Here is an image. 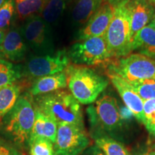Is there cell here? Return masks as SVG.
<instances>
[{
    "label": "cell",
    "mask_w": 155,
    "mask_h": 155,
    "mask_svg": "<svg viewBox=\"0 0 155 155\" xmlns=\"http://www.w3.org/2000/svg\"><path fill=\"white\" fill-rule=\"evenodd\" d=\"M35 108L59 124H72L84 127L81 104L71 92L61 90L38 96Z\"/></svg>",
    "instance_id": "6da1fadb"
},
{
    "label": "cell",
    "mask_w": 155,
    "mask_h": 155,
    "mask_svg": "<svg viewBox=\"0 0 155 155\" xmlns=\"http://www.w3.org/2000/svg\"><path fill=\"white\" fill-rule=\"evenodd\" d=\"M65 72L70 92L84 105L96 101L108 85L106 78L85 65H68Z\"/></svg>",
    "instance_id": "7a4b0ae2"
},
{
    "label": "cell",
    "mask_w": 155,
    "mask_h": 155,
    "mask_svg": "<svg viewBox=\"0 0 155 155\" xmlns=\"http://www.w3.org/2000/svg\"><path fill=\"white\" fill-rule=\"evenodd\" d=\"M4 117L5 129L12 139L20 145L29 144L35 120V108L30 96H19L14 107Z\"/></svg>",
    "instance_id": "3957f363"
},
{
    "label": "cell",
    "mask_w": 155,
    "mask_h": 155,
    "mask_svg": "<svg viewBox=\"0 0 155 155\" xmlns=\"http://www.w3.org/2000/svg\"><path fill=\"white\" fill-rule=\"evenodd\" d=\"M106 67L107 72L119 75L131 85L155 78V59L138 53L116 58Z\"/></svg>",
    "instance_id": "277c9868"
},
{
    "label": "cell",
    "mask_w": 155,
    "mask_h": 155,
    "mask_svg": "<svg viewBox=\"0 0 155 155\" xmlns=\"http://www.w3.org/2000/svg\"><path fill=\"white\" fill-rule=\"evenodd\" d=\"M104 38L114 60L131 53L130 21L125 5L114 8V17Z\"/></svg>",
    "instance_id": "5b68a950"
},
{
    "label": "cell",
    "mask_w": 155,
    "mask_h": 155,
    "mask_svg": "<svg viewBox=\"0 0 155 155\" xmlns=\"http://www.w3.org/2000/svg\"><path fill=\"white\" fill-rule=\"evenodd\" d=\"M70 61L78 65H106L113 61L104 36L79 40L70 48Z\"/></svg>",
    "instance_id": "8992f818"
},
{
    "label": "cell",
    "mask_w": 155,
    "mask_h": 155,
    "mask_svg": "<svg viewBox=\"0 0 155 155\" xmlns=\"http://www.w3.org/2000/svg\"><path fill=\"white\" fill-rule=\"evenodd\" d=\"M93 128H99L108 133L121 129L122 119L117 101L113 96L104 95L87 109Z\"/></svg>",
    "instance_id": "52a82bcc"
},
{
    "label": "cell",
    "mask_w": 155,
    "mask_h": 155,
    "mask_svg": "<svg viewBox=\"0 0 155 155\" xmlns=\"http://www.w3.org/2000/svg\"><path fill=\"white\" fill-rule=\"evenodd\" d=\"M26 19L21 32L27 45L38 55L53 54L54 43L50 25L39 15Z\"/></svg>",
    "instance_id": "ba28073f"
},
{
    "label": "cell",
    "mask_w": 155,
    "mask_h": 155,
    "mask_svg": "<svg viewBox=\"0 0 155 155\" xmlns=\"http://www.w3.org/2000/svg\"><path fill=\"white\" fill-rule=\"evenodd\" d=\"M90 139L84 127L72 124H59L55 142L57 155H80L88 148Z\"/></svg>",
    "instance_id": "9c48e42d"
},
{
    "label": "cell",
    "mask_w": 155,
    "mask_h": 155,
    "mask_svg": "<svg viewBox=\"0 0 155 155\" xmlns=\"http://www.w3.org/2000/svg\"><path fill=\"white\" fill-rule=\"evenodd\" d=\"M70 58L65 50L48 55L30 57L23 66L22 74L29 78H41L63 72L69 65Z\"/></svg>",
    "instance_id": "30bf717a"
},
{
    "label": "cell",
    "mask_w": 155,
    "mask_h": 155,
    "mask_svg": "<svg viewBox=\"0 0 155 155\" xmlns=\"http://www.w3.org/2000/svg\"><path fill=\"white\" fill-rule=\"evenodd\" d=\"M107 75L112 85L116 89L128 109L141 123H144V100L139 96L130 83L119 75L107 72Z\"/></svg>",
    "instance_id": "8fae6325"
},
{
    "label": "cell",
    "mask_w": 155,
    "mask_h": 155,
    "mask_svg": "<svg viewBox=\"0 0 155 155\" xmlns=\"http://www.w3.org/2000/svg\"><path fill=\"white\" fill-rule=\"evenodd\" d=\"M114 8L104 1L101 6L90 17L84 27L79 31L78 40H82L94 37H103L114 17Z\"/></svg>",
    "instance_id": "7c38bea8"
},
{
    "label": "cell",
    "mask_w": 155,
    "mask_h": 155,
    "mask_svg": "<svg viewBox=\"0 0 155 155\" xmlns=\"http://www.w3.org/2000/svg\"><path fill=\"white\" fill-rule=\"evenodd\" d=\"M124 5L130 21L132 40L133 37L141 29L150 22L155 12V6L147 0H129Z\"/></svg>",
    "instance_id": "4fadbf2b"
},
{
    "label": "cell",
    "mask_w": 155,
    "mask_h": 155,
    "mask_svg": "<svg viewBox=\"0 0 155 155\" xmlns=\"http://www.w3.org/2000/svg\"><path fill=\"white\" fill-rule=\"evenodd\" d=\"M28 45L21 29H12L5 35L0 45V57L9 61L19 62L24 59Z\"/></svg>",
    "instance_id": "5bb4252c"
},
{
    "label": "cell",
    "mask_w": 155,
    "mask_h": 155,
    "mask_svg": "<svg viewBox=\"0 0 155 155\" xmlns=\"http://www.w3.org/2000/svg\"><path fill=\"white\" fill-rule=\"evenodd\" d=\"M131 53H138L155 59V30L147 25L133 37Z\"/></svg>",
    "instance_id": "9a60e30c"
},
{
    "label": "cell",
    "mask_w": 155,
    "mask_h": 155,
    "mask_svg": "<svg viewBox=\"0 0 155 155\" xmlns=\"http://www.w3.org/2000/svg\"><path fill=\"white\" fill-rule=\"evenodd\" d=\"M67 75L65 71L55 74L38 78L30 89L32 96H38L66 88Z\"/></svg>",
    "instance_id": "2e32d148"
},
{
    "label": "cell",
    "mask_w": 155,
    "mask_h": 155,
    "mask_svg": "<svg viewBox=\"0 0 155 155\" xmlns=\"http://www.w3.org/2000/svg\"><path fill=\"white\" fill-rule=\"evenodd\" d=\"M57 131L58 124L51 118L45 115L35 108V120L31 131L30 139L42 137L48 139L55 144Z\"/></svg>",
    "instance_id": "e0dca14e"
},
{
    "label": "cell",
    "mask_w": 155,
    "mask_h": 155,
    "mask_svg": "<svg viewBox=\"0 0 155 155\" xmlns=\"http://www.w3.org/2000/svg\"><path fill=\"white\" fill-rule=\"evenodd\" d=\"M105 0H75L72 10V19L75 24L81 25L88 22Z\"/></svg>",
    "instance_id": "ac0fdd59"
},
{
    "label": "cell",
    "mask_w": 155,
    "mask_h": 155,
    "mask_svg": "<svg viewBox=\"0 0 155 155\" xmlns=\"http://www.w3.org/2000/svg\"><path fill=\"white\" fill-rule=\"evenodd\" d=\"M20 92L21 87L14 83L0 88V119L14 107Z\"/></svg>",
    "instance_id": "d6986e66"
},
{
    "label": "cell",
    "mask_w": 155,
    "mask_h": 155,
    "mask_svg": "<svg viewBox=\"0 0 155 155\" xmlns=\"http://www.w3.org/2000/svg\"><path fill=\"white\" fill-rule=\"evenodd\" d=\"M96 145L105 155H130L125 147L107 135H94Z\"/></svg>",
    "instance_id": "ffe728a7"
},
{
    "label": "cell",
    "mask_w": 155,
    "mask_h": 155,
    "mask_svg": "<svg viewBox=\"0 0 155 155\" xmlns=\"http://www.w3.org/2000/svg\"><path fill=\"white\" fill-rule=\"evenodd\" d=\"M47 0H15L16 13L20 19L41 14Z\"/></svg>",
    "instance_id": "44dd1931"
},
{
    "label": "cell",
    "mask_w": 155,
    "mask_h": 155,
    "mask_svg": "<svg viewBox=\"0 0 155 155\" xmlns=\"http://www.w3.org/2000/svg\"><path fill=\"white\" fill-rule=\"evenodd\" d=\"M68 0H47L42 11V17L48 25L55 23L63 14Z\"/></svg>",
    "instance_id": "7402d4cb"
},
{
    "label": "cell",
    "mask_w": 155,
    "mask_h": 155,
    "mask_svg": "<svg viewBox=\"0 0 155 155\" xmlns=\"http://www.w3.org/2000/svg\"><path fill=\"white\" fill-rule=\"evenodd\" d=\"M22 75L19 66L5 59H0V88L13 84Z\"/></svg>",
    "instance_id": "603a6c76"
},
{
    "label": "cell",
    "mask_w": 155,
    "mask_h": 155,
    "mask_svg": "<svg viewBox=\"0 0 155 155\" xmlns=\"http://www.w3.org/2000/svg\"><path fill=\"white\" fill-rule=\"evenodd\" d=\"M29 147L30 155H57L54 144L48 139L42 137L30 139Z\"/></svg>",
    "instance_id": "cb8c5ba5"
},
{
    "label": "cell",
    "mask_w": 155,
    "mask_h": 155,
    "mask_svg": "<svg viewBox=\"0 0 155 155\" xmlns=\"http://www.w3.org/2000/svg\"><path fill=\"white\" fill-rule=\"evenodd\" d=\"M131 86L144 101L155 99V78L141 81Z\"/></svg>",
    "instance_id": "d4e9b609"
},
{
    "label": "cell",
    "mask_w": 155,
    "mask_h": 155,
    "mask_svg": "<svg viewBox=\"0 0 155 155\" xmlns=\"http://www.w3.org/2000/svg\"><path fill=\"white\" fill-rule=\"evenodd\" d=\"M16 12L15 0H5L0 7V30H6L10 25Z\"/></svg>",
    "instance_id": "484cf974"
},
{
    "label": "cell",
    "mask_w": 155,
    "mask_h": 155,
    "mask_svg": "<svg viewBox=\"0 0 155 155\" xmlns=\"http://www.w3.org/2000/svg\"><path fill=\"white\" fill-rule=\"evenodd\" d=\"M144 124L148 132L155 136V99L144 101Z\"/></svg>",
    "instance_id": "4316f807"
},
{
    "label": "cell",
    "mask_w": 155,
    "mask_h": 155,
    "mask_svg": "<svg viewBox=\"0 0 155 155\" xmlns=\"http://www.w3.org/2000/svg\"><path fill=\"white\" fill-rule=\"evenodd\" d=\"M0 155H19V153L9 144L0 141Z\"/></svg>",
    "instance_id": "83f0119b"
},
{
    "label": "cell",
    "mask_w": 155,
    "mask_h": 155,
    "mask_svg": "<svg viewBox=\"0 0 155 155\" xmlns=\"http://www.w3.org/2000/svg\"><path fill=\"white\" fill-rule=\"evenodd\" d=\"M83 155H105L104 152L96 146V144L93 145L89 148H87L86 150L83 152Z\"/></svg>",
    "instance_id": "f1b7e54d"
},
{
    "label": "cell",
    "mask_w": 155,
    "mask_h": 155,
    "mask_svg": "<svg viewBox=\"0 0 155 155\" xmlns=\"http://www.w3.org/2000/svg\"><path fill=\"white\" fill-rule=\"evenodd\" d=\"M108 3H109L114 8L119 7V6L124 5L129 0H105Z\"/></svg>",
    "instance_id": "f546056e"
},
{
    "label": "cell",
    "mask_w": 155,
    "mask_h": 155,
    "mask_svg": "<svg viewBox=\"0 0 155 155\" xmlns=\"http://www.w3.org/2000/svg\"><path fill=\"white\" fill-rule=\"evenodd\" d=\"M149 25H150V26H151L152 28H154L155 30V12H154V15H153L152 19H151L150 22L149 23Z\"/></svg>",
    "instance_id": "4dcf8cb0"
},
{
    "label": "cell",
    "mask_w": 155,
    "mask_h": 155,
    "mask_svg": "<svg viewBox=\"0 0 155 155\" xmlns=\"http://www.w3.org/2000/svg\"><path fill=\"white\" fill-rule=\"evenodd\" d=\"M5 31L0 30V45H1L2 42L3 41V39L5 38Z\"/></svg>",
    "instance_id": "1f68e13d"
},
{
    "label": "cell",
    "mask_w": 155,
    "mask_h": 155,
    "mask_svg": "<svg viewBox=\"0 0 155 155\" xmlns=\"http://www.w3.org/2000/svg\"><path fill=\"white\" fill-rule=\"evenodd\" d=\"M143 155H155V151H153V152H150L148 153H146V154Z\"/></svg>",
    "instance_id": "d6a6232c"
},
{
    "label": "cell",
    "mask_w": 155,
    "mask_h": 155,
    "mask_svg": "<svg viewBox=\"0 0 155 155\" xmlns=\"http://www.w3.org/2000/svg\"><path fill=\"white\" fill-rule=\"evenodd\" d=\"M147 1H149L150 3H152V5H154L155 6V0H147Z\"/></svg>",
    "instance_id": "836d02e7"
},
{
    "label": "cell",
    "mask_w": 155,
    "mask_h": 155,
    "mask_svg": "<svg viewBox=\"0 0 155 155\" xmlns=\"http://www.w3.org/2000/svg\"><path fill=\"white\" fill-rule=\"evenodd\" d=\"M5 0H0V7L3 5V3L5 2Z\"/></svg>",
    "instance_id": "e575fe53"
},
{
    "label": "cell",
    "mask_w": 155,
    "mask_h": 155,
    "mask_svg": "<svg viewBox=\"0 0 155 155\" xmlns=\"http://www.w3.org/2000/svg\"><path fill=\"white\" fill-rule=\"evenodd\" d=\"M154 149H155V144H154Z\"/></svg>",
    "instance_id": "d590c367"
},
{
    "label": "cell",
    "mask_w": 155,
    "mask_h": 155,
    "mask_svg": "<svg viewBox=\"0 0 155 155\" xmlns=\"http://www.w3.org/2000/svg\"><path fill=\"white\" fill-rule=\"evenodd\" d=\"M22 155H24V154H22Z\"/></svg>",
    "instance_id": "8d00e7d4"
},
{
    "label": "cell",
    "mask_w": 155,
    "mask_h": 155,
    "mask_svg": "<svg viewBox=\"0 0 155 155\" xmlns=\"http://www.w3.org/2000/svg\"></svg>",
    "instance_id": "74e56055"
}]
</instances>
